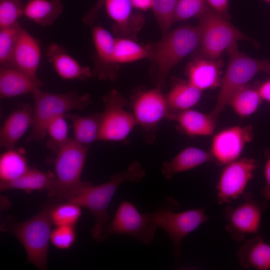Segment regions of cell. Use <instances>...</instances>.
Returning <instances> with one entry per match:
<instances>
[{
  "instance_id": "1",
  "label": "cell",
  "mask_w": 270,
  "mask_h": 270,
  "mask_svg": "<svg viewBox=\"0 0 270 270\" xmlns=\"http://www.w3.org/2000/svg\"><path fill=\"white\" fill-rule=\"evenodd\" d=\"M146 175V172L142 164L135 161L126 170L111 176L108 182L96 186L90 182L69 198L68 201L88 210L93 214L96 224L91 234L95 241H104L109 218L108 210L118 188L125 182L138 183Z\"/></svg>"
},
{
  "instance_id": "18",
  "label": "cell",
  "mask_w": 270,
  "mask_h": 270,
  "mask_svg": "<svg viewBox=\"0 0 270 270\" xmlns=\"http://www.w3.org/2000/svg\"><path fill=\"white\" fill-rule=\"evenodd\" d=\"M223 62L195 57L186 69L188 82L203 92L220 86Z\"/></svg>"
},
{
  "instance_id": "16",
  "label": "cell",
  "mask_w": 270,
  "mask_h": 270,
  "mask_svg": "<svg viewBox=\"0 0 270 270\" xmlns=\"http://www.w3.org/2000/svg\"><path fill=\"white\" fill-rule=\"evenodd\" d=\"M41 54L38 42L22 27L9 67L37 77Z\"/></svg>"
},
{
  "instance_id": "3",
  "label": "cell",
  "mask_w": 270,
  "mask_h": 270,
  "mask_svg": "<svg viewBox=\"0 0 270 270\" xmlns=\"http://www.w3.org/2000/svg\"><path fill=\"white\" fill-rule=\"evenodd\" d=\"M228 64L222 78L220 90L214 108L210 114L217 120L218 116L228 106L233 94L248 84L258 73L270 75V60L250 58L240 52L236 42L226 50Z\"/></svg>"
},
{
  "instance_id": "17",
  "label": "cell",
  "mask_w": 270,
  "mask_h": 270,
  "mask_svg": "<svg viewBox=\"0 0 270 270\" xmlns=\"http://www.w3.org/2000/svg\"><path fill=\"white\" fill-rule=\"evenodd\" d=\"M44 82L12 67H1L0 70V99L32 93L40 89Z\"/></svg>"
},
{
  "instance_id": "26",
  "label": "cell",
  "mask_w": 270,
  "mask_h": 270,
  "mask_svg": "<svg viewBox=\"0 0 270 270\" xmlns=\"http://www.w3.org/2000/svg\"><path fill=\"white\" fill-rule=\"evenodd\" d=\"M202 91L182 80L176 82L166 98L170 110L178 112L191 109L200 102Z\"/></svg>"
},
{
  "instance_id": "31",
  "label": "cell",
  "mask_w": 270,
  "mask_h": 270,
  "mask_svg": "<svg viewBox=\"0 0 270 270\" xmlns=\"http://www.w3.org/2000/svg\"><path fill=\"white\" fill-rule=\"evenodd\" d=\"M104 6L108 14L122 32L128 30L130 22L136 17L132 16L133 6L130 0H106Z\"/></svg>"
},
{
  "instance_id": "21",
  "label": "cell",
  "mask_w": 270,
  "mask_h": 270,
  "mask_svg": "<svg viewBox=\"0 0 270 270\" xmlns=\"http://www.w3.org/2000/svg\"><path fill=\"white\" fill-rule=\"evenodd\" d=\"M210 162H214L210 152L189 147L183 150L172 160L164 162L161 172L166 180H170L176 174L190 170Z\"/></svg>"
},
{
  "instance_id": "15",
  "label": "cell",
  "mask_w": 270,
  "mask_h": 270,
  "mask_svg": "<svg viewBox=\"0 0 270 270\" xmlns=\"http://www.w3.org/2000/svg\"><path fill=\"white\" fill-rule=\"evenodd\" d=\"M92 36L97 59L94 74L102 80H113L116 76L114 68L116 38L100 26L93 27Z\"/></svg>"
},
{
  "instance_id": "33",
  "label": "cell",
  "mask_w": 270,
  "mask_h": 270,
  "mask_svg": "<svg viewBox=\"0 0 270 270\" xmlns=\"http://www.w3.org/2000/svg\"><path fill=\"white\" fill-rule=\"evenodd\" d=\"M46 132V136H48L47 148L56 154L70 140L68 126L64 115L50 121L47 126Z\"/></svg>"
},
{
  "instance_id": "27",
  "label": "cell",
  "mask_w": 270,
  "mask_h": 270,
  "mask_svg": "<svg viewBox=\"0 0 270 270\" xmlns=\"http://www.w3.org/2000/svg\"><path fill=\"white\" fill-rule=\"evenodd\" d=\"M72 122L74 140L78 143L88 146L99 141L101 114H94L84 116L72 114L64 115Z\"/></svg>"
},
{
  "instance_id": "38",
  "label": "cell",
  "mask_w": 270,
  "mask_h": 270,
  "mask_svg": "<svg viewBox=\"0 0 270 270\" xmlns=\"http://www.w3.org/2000/svg\"><path fill=\"white\" fill-rule=\"evenodd\" d=\"M76 240V232L74 226H57L51 234L50 242L56 248L70 249Z\"/></svg>"
},
{
  "instance_id": "23",
  "label": "cell",
  "mask_w": 270,
  "mask_h": 270,
  "mask_svg": "<svg viewBox=\"0 0 270 270\" xmlns=\"http://www.w3.org/2000/svg\"><path fill=\"white\" fill-rule=\"evenodd\" d=\"M237 257L240 265L244 268L270 270V244L260 236L247 240L240 248Z\"/></svg>"
},
{
  "instance_id": "4",
  "label": "cell",
  "mask_w": 270,
  "mask_h": 270,
  "mask_svg": "<svg viewBox=\"0 0 270 270\" xmlns=\"http://www.w3.org/2000/svg\"><path fill=\"white\" fill-rule=\"evenodd\" d=\"M180 208L176 200L166 197L154 212H150L154 223L172 240L177 264L182 256L183 240L210 218L203 208L178 212Z\"/></svg>"
},
{
  "instance_id": "39",
  "label": "cell",
  "mask_w": 270,
  "mask_h": 270,
  "mask_svg": "<svg viewBox=\"0 0 270 270\" xmlns=\"http://www.w3.org/2000/svg\"><path fill=\"white\" fill-rule=\"evenodd\" d=\"M208 6L216 12L230 20L228 12L229 0H206Z\"/></svg>"
},
{
  "instance_id": "19",
  "label": "cell",
  "mask_w": 270,
  "mask_h": 270,
  "mask_svg": "<svg viewBox=\"0 0 270 270\" xmlns=\"http://www.w3.org/2000/svg\"><path fill=\"white\" fill-rule=\"evenodd\" d=\"M33 123V108L24 104L6 118L0 132V146L14 149Z\"/></svg>"
},
{
  "instance_id": "10",
  "label": "cell",
  "mask_w": 270,
  "mask_h": 270,
  "mask_svg": "<svg viewBox=\"0 0 270 270\" xmlns=\"http://www.w3.org/2000/svg\"><path fill=\"white\" fill-rule=\"evenodd\" d=\"M104 106L101 114L99 140L120 142L126 140L138 126L132 112L126 110L128 102L116 90H114L103 98Z\"/></svg>"
},
{
  "instance_id": "35",
  "label": "cell",
  "mask_w": 270,
  "mask_h": 270,
  "mask_svg": "<svg viewBox=\"0 0 270 270\" xmlns=\"http://www.w3.org/2000/svg\"><path fill=\"white\" fill-rule=\"evenodd\" d=\"M179 0H153L154 12L163 36L167 34L173 24L175 10Z\"/></svg>"
},
{
  "instance_id": "36",
  "label": "cell",
  "mask_w": 270,
  "mask_h": 270,
  "mask_svg": "<svg viewBox=\"0 0 270 270\" xmlns=\"http://www.w3.org/2000/svg\"><path fill=\"white\" fill-rule=\"evenodd\" d=\"M24 6L22 0H0V29L18 24Z\"/></svg>"
},
{
  "instance_id": "25",
  "label": "cell",
  "mask_w": 270,
  "mask_h": 270,
  "mask_svg": "<svg viewBox=\"0 0 270 270\" xmlns=\"http://www.w3.org/2000/svg\"><path fill=\"white\" fill-rule=\"evenodd\" d=\"M62 0H30L24 6V15L42 26H49L62 14Z\"/></svg>"
},
{
  "instance_id": "32",
  "label": "cell",
  "mask_w": 270,
  "mask_h": 270,
  "mask_svg": "<svg viewBox=\"0 0 270 270\" xmlns=\"http://www.w3.org/2000/svg\"><path fill=\"white\" fill-rule=\"evenodd\" d=\"M82 214V208L68 201L54 204L50 212L52 222L56 226H75Z\"/></svg>"
},
{
  "instance_id": "40",
  "label": "cell",
  "mask_w": 270,
  "mask_h": 270,
  "mask_svg": "<svg viewBox=\"0 0 270 270\" xmlns=\"http://www.w3.org/2000/svg\"><path fill=\"white\" fill-rule=\"evenodd\" d=\"M106 0H98L94 6L84 16L82 22L87 25H92L98 18L102 8L104 6Z\"/></svg>"
},
{
  "instance_id": "34",
  "label": "cell",
  "mask_w": 270,
  "mask_h": 270,
  "mask_svg": "<svg viewBox=\"0 0 270 270\" xmlns=\"http://www.w3.org/2000/svg\"><path fill=\"white\" fill-rule=\"evenodd\" d=\"M22 26L16 25L0 29V63L1 67L10 66Z\"/></svg>"
},
{
  "instance_id": "30",
  "label": "cell",
  "mask_w": 270,
  "mask_h": 270,
  "mask_svg": "<svg viewBox=\"0 0 270 270\" xmlns=\"http://www.w3.org/2000/svg\"><path fill=\"white\" fill-rule=\"evenodd\" d=\"M151 51L129 39L116 38L114 62L115 64H127L150 58Z\"/></svg>"
},
{
  "instance_id": "9",
  "label": "cell",
  "mask_w": 270,
  "mask_h": 270,
  "mask_svg": "<svg viewBox=\"0 0 270 270\" xmlns=\"http://www.w3.org/2000/svg\"><path fill=\"white\" fill-rule=\"evenodd\" d=\"M157 228L150 213L142 214L134 204L124 201L108 224L104 240L112 236L123 235L132 237L144 244L150 245L154 240Z\"/></svg>"
},
{
  "instance_id": "20",
  "label": "cell",
  "mask_w": 270,
  "mask_h": 270,
  "mask_svg": "<svg viewBox=\"0 0 270 270\" xmlns=\"http://www.w3.org/2000/svg\"><path fill=\"white\" fill-rule=\"evenodd\" d=\"M46 54L55 72L63 80H84L92 74L88 67L82 66L59 44H50L46 49Z\"/></svg>"
},
{
  "instance_id": "7",
  "label": "cell",
  "mask_w": 270,
  "mask_h": 270,
  "mask_svg": "<svg viewBox=\"0 0 270 270\" xmlns=\"http://www.w3.org/2000/svg\"><path fill=\"white\" fill-rule=\"evenodd\" d=\"M54 203L50 201L37 214L20 223H14L9 230L24 248L28 262L40 270L48 268V257L52 225L50 212Z\"/></svg>"
},
{
  "instance_id": "28",
  "label": "cell",
  "mask_w": 270,
  "mask_h": 270,
  "mask_svg": "<svg viewBox=\"0 0 270 270\" xmlns=\"http://www.w3.org/2000/svg\"><path fill=\"white\" fill-rule=\"evenodd\" d=\"M22 148L7 150L0 158V182L16 180L26 173L29 168Z\"/></svg>"
},
{
  "instance_id": "2",
  "label": "cell",
  "mask_w": 270,
  "mask_h": 270,
  "mask_svg": "<svg viewBox=\"0 0 270 270\" xmlns=\"http://www.w3.org/2000/svg\"><path fill=\"white\" fill-rule=\"evenodd\" d=\"M151 51L154 61L157 87L162 89L170 70L185 57L200 47L201 32L199 26H184L164 36Z\"/></svg>"
},
{
  "instance_id": "5",
  "label": "cell",
  "mask_w": 270,
  "mask_h": 270,
  "mask_svg": "<svg viewBox=\"0 0 270 270\" xmlns=\"http://www.w3.org/2000/svg\"><path fill=\"white\" fill-rule=\"evenodd\" d=\"M89 147L70 138L55 154V189L50 198L54 204L68 201L78 190L90 183L81 180Z\"/></svg>"
},
{
  "instance_id": "22",
  "label": "cell",
  "mask_w": 270,
  "mask_h": 270,
  "mask_svg": "<svg viewBox=\"0 0 270 270\" xmlns=\"http://www.w3.org/2000/svg\"><path fill=\"white\" fill-rule=\"evenodd\" d=\"M55 189L54 176L36 168L30 169L18 178L11 182H0V190L4 192L10 190H18L31 192L34 191H46L50 198Z\"/></svg>"
},
{
  "instance_id": "12",
  "label": "cell",
  "mask_w": 270,
  "mask_h": 270,
  "mask_svg": "<svg viewBox=\"0 0 270 270\" xmlns=\"http://www.w3.org/2000/svg\"><path fill=\"white\" fill-rule=\"evenodd\" d=\"M244 200L238 206H228L224 212L227 224L226 229L236 241H243L248 234H256L259 230L262 218L268 208L266 202L256 200L252 194L244 193Z\"/></svg>"
},
{
  "instance_id": "13",
  "label": "cell",
  "mask_w": 270,
  "mask_h": 270,
  "mask_svg": "<svg viewBox=\"0 0 270 270\" xmlns=\"http://www.w3.org/2000/svg\"><path fill=\"white\" fill-rule=\"evenodd\" d=\"M258 167L256 160L246 158L226 165L216 186L218 204H230L242 196Z\"/></svg>"
},
{
  "instance_id": "41",
  "label": "cell",
  "mask_w": 270,
  "mask_h": 270,
  "mask_svg": "<svg viewBox=\"0 0 270 270\" xmlns=\"http://www.w3.org/2000/svg\"><path fill=\"white\" fill-rule=\"evenodd\" d=\"M266 185L263 188L262 194L264 198L270 201V157L268 159L264 168Z\"/></svg>"
},
{
  "instance_id": "37",
  "label": "cell",
  "mask_w": 270,
  "mask_h": 270,
  "mask_svg": "<svg viewBox=\"0 0 270 270\" xmlns=\"http://www.w3.org/2000/svg\"><path fill=\"white\" fill-rule=\"evenodd\" d=\"M208 7L206 0H179L173 18V24L199 17Z\"/></svg>"
},
{
  "instance_id": "29",
  "label": "cell",
  "mask_w": 270,
  "mask_h": 270,
  "mask_svg": "<svg viewBox=\"0 0 270 270\" xmlns=\"http://www.w3.org/2000/svg\"><path fill=\"white\" fill-rule=\"evenodd\" d=\"M262 100L258 88L247 85L233 94L228 106H230L240 116L246 118L258 110Z\"/></svg>"
},
{
  "instance_id": "11",
  "label": "cell",
  "mask_w": 270,
  "mask_h": 270,
  "mask_svg": "<svg viewBox=\"0 0 270 270\" xmlns=\"http://www.w3.org/2000/svg\"><path fill=\"white\" fill-rule=\"evenodd\" d=\"M162 90L156 86L142 92L132 103V112L148 142H154L158 124L163 120L176 118V115L169 108Z\"/></svg>"
},
{
  "instance_id": "43",
  "label": "cell",
  "mask_w": 270,
  "mask_h": 270,
  "mask_svg": "<svg viewBox=\"0 0 270 270\" xmlns=\"http://www.w3.org/2000/svg\"><path fill=\"white\" fill-rule=\"evenodd\" d=\"M258 90L262 100L270 103V80L262 83Z\"/></svg>"
},
{
  "instance_id": "14",
  "label": "cell",
  "mask_w": 270,
  "mask_h": 270,
  "mask_svg": "<svg viewBox=\"0 0 270 270\" xmlns=\"http://www.w3.org/2000/svg\"><path fill=\"white\" fill-rule=\"evenodd\" d=\"M253 136L252 126H234L218 132L212 138L210 152L214 162L218 166H226L239 159Z\"/></svg>"
},
{
  "instance_id": "8",
  "label": "cell",
  "mask_w": 270,
  "mask_h": 270,
  "mask_svg": "<svg viewBox=\"0 0 270 270\" xmlns=\"http://www.w3.org/2000/svg\"><path fill=\"white\" fill-rule=\"evenodd\" d=\"M201 32L200 50L196 57L208 60H218L222 53L234 42L251 38L242 33L209 6L199 17Z\"/></svg>"
},
{
  "instance_id": "44",
  "label": "cell",
  "mask_w": 270,
  "mask_h": 270,
  "mask_svg": "<svg viewBox=\"0 0 270 270\" xmlns=\"http://www.w3.org/2000/svg\"><path fill=\"white\" fill-rule=\"evenodd\" d=\"M263 0L264 1V2H266L270 3V0Z\"/></svg>"
},
{
  "instance_id": "6",
  "label": "cell",
  "mask_w": 270,
  "mask_h": 270,
  "mask_svg": "<svg viewBox=\"0 0 270 270\" xmlns=\"http://www.w3.org/2000/svg\"><path fill=\"white\" fill-rule=\"evenodd\" d=\"M32 94L33 123L28 142L42 141L46 136V127L50 121L71 110H83L91 103L89 94L80 95L74 91L53 94L38 89Z\"/></svg>"
},
{
  "instance_id": "24",
  "label": "cell",
  "mask_w": 270,
  "mask_h": 270,
  "mask_svg": "<svg viewBox=\"0 0 270 270\" xmlns=\"http://www.w3.org/2000/svg\"><path fill=\"white\" fill-rule=\"evenodd\" d=\"M176 119L182 130L190 136H210L216 120L210 114L191 109L178 112Z\"/></svg>"
},
{
  "instance_id": "42",
  "label": "cell",
  "mask_w": 270,
  "mask_h": 270,
  "mask_svg": "<svg viewBox=\"0 0 270 270\" xmlns=\"http://www.w3.org/2000/svg\"><path fill=\"white\" fill-rule=\"evenodd\" d=\"M132 6L142 11H146L152 8L153 0H130Z\"/></svg>"
}]
</instances>
